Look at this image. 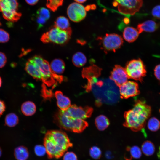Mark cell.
I'll list each match as a JSON object with an SVG mask.
<instances>
[{"instance_id": "6da1fadb", "label": "cell", "mask_w": 160, "mask_h": 160, "mask_svg": "<svg viewBox=\"0 0 160 160\" xmlns=\"http://www.w3.org/2000/svg\"><path fill=\"white\" fill-rule=\"evenodd\" d=\"M43 142L48 157L50 159L60 158L73 146L67 134L60 130L48 131L44 136Z\"/></svg>"}, {"instance_id": "7a4b0ae2", "label": "cell", "mask_w": 160, "mask_h": 160, "mask_svg": "<svg viewBox=\"0 0 160 160\" xmlns=\"http://www.w3.org/2000/svg\"><path fill=\"white\" fill-rule=\"evenodd\" d=\"M151 112V107L145 101L136 100L133 107L124 113L123 125L134 132L140 131L144 128Z\"/></svg>"}, {"instance_id": "3957f363", "label": "cell", "mask_w": 160, "mask_h": 160, "mask_svg": "<svg viewBox=\"0 0 160 160\" xmlns=\"http://www.w3.org/2000/svg\"><path fill=\"white\" fill-rule=\"evenodd\" d=\"M54 119L56 124L61 128L75 133L81 132L88 125L85 120L78 118L69 108L59 111Z\"/></svg>"}, {"instance_id": "277c9868", "label": "cell", "mask_w": 160, "mask_h": 160, "mask_svg": "<svg viewBox=\"0 0 160 160\" xmlns=\"http://www.w3.org/2000/svg\"><path fill=\"white\" fill-rule=\"evenodd\" d=\"M72 30L65 31L55 26L44 33L41 39L44 43H53L62 44L67 42L70 38Z\"/></svg>"}, {"instance_id": "5b68a950", "label": "cell", "mask_w": 160, "mask_h": 160, "mask_svg": "<svg viewBox=\"0 0 160 160\" xmlns=\"http://www.w3.org/2000/svg\"><path fill=\"white\" fill-rule=\"evenodd\" d=\"M32 59L39 66L43 82L49 85L55 81V79H61L60 76L53 73L51 71L50 65L48 62L39 55L34 56Z\"/></svg>"}, {"instance_id": "8992f818", "label": "cell", "mask_w": 160, "mask_h": 160, "mask_svg": "<svg viewBox=\"0 0 160 160\" xmlns=\"http://www.w3.org/2000/svg\"><path fill=\"white\" fill-rule=\"evenodd\" d=\"M17 0H0V12L4 18L11 22H16L21 16L18 12Z\"/></svg>"}, {"instance_id": "52a82bcc", "label": "cell", "mask_w": 160, "mask_h": 160, "mask_svg": "<svg viewBox=\"0 0 160 160\" xmlns=\"http://www.w3.org/2000/svg\"><path fill=\"white\" fill-rule=\"evenodd\" d=\"M125 69L129 78L141 82L146 73V68L140 59H133L127 63Z\"/></svg>"}, {"instance_id": "ba28073f", "label": "cell", "mask_w": 160, "mask_h": 160, "mask_svg": "<svg viewBox=\"0 0 160 160\" xmlns=\"http://www.w3.org/2000/svg\"><path fill=\"white\" fill-rule=\"evenodd\" d=\"M143 3L142 0H114L113 5L117 6L118 10L120 13L131 15L139 11Z\"/></svg>"}, {"instance_id": "9c48e42d", "label": "cell", "mask_w": 160, "mask_h": 160, "mask_svg": "<svg viewBox=\"0 0 160 160\" xmlns=\"http://www.w3.org/2000/svg\"><path fill=\"white\" fill-rule=\"evenodd\" d=\"M101 40V44L103 49L105 51L115 52L122 45L123 40L120 35L115 34H107Z\"/></svg>"}, {"instance_id": "30bf717a", "label": "cell", "mask_w": 160, "mask_h": 160, "mask_svg": "<svg viewBox=\"0 0 160 160\" xmlns=\"http://www.w3.org/2000/svg\"><path fill=\"white\" fill-rule=\"evenodd\" d=\"M67 14L71 20L78 22L85 17L86 12L83 5L77 3L73 2L70 4L68 7Z\"/></svg>"}, {"instance_id": "8fae6325", "label": "cell", "mask_w": 160, "mask_h": 160, "mask_svg": "<svg viewBox=\"0 0 160 160\" xmlns=\"http://www.w3.org/2000/svg\"><path fill=\"white\" fill-rule=\"evenodd\" d=\"M120 97L127 99L140 94L138 84L136 82L128 81L119 87Z\"/></svg>"}, {"instance_id": "7c38bea8", "label": "cell", "mask_w": 160, "mask_h": 160, "mask_svg": "<svg viewBox=\"0 0 160 160\" xmlns=\"http://www.w3.org/2000/svg\"><path fill=\"white\" fill-rule=\"evenodd\" d=\"M110 78L119 87L127 81L129 78L125 68L120 65H115L111 73Z\"/></svg>"}, {"instance_id": "4fadbf2b", "label": "cell", "mask_w": 160, "mask_h": 160, "mask_svg": "<svg viewBox=\"0 0 160 160\" xmlns=\"http://www.w3.org/2000/svg\"><path fill=\"white\" fill-rule=\"evenodd\" d=\"M25 69L30 75L35 79L41 80V76L39 66L34 62L32 58L26 62Z\"/></svg>"}, {"instance_id": "5bb4252c", "label": "cell", "mask_w": 160, "mask_h": 160, "mask_svg": "<svg viewBox=\"0 0 160 160\" xmlns=\"http://www.w3.org/2000/svg\"><path fill=\"white\" fill-rule=\"evenodd\" d=\"M55 94L57 100V105L60 110H65L71 105L70 99L64 95L61 92L57 91Z\"/></svg>"}, {"instance_id": "9a60e30c", "label": "cell", "mask_w": 160, "mask_h": 160, "mask_svg": "<svg viewBox=\"0 0 160 160\" xmlns=\"http://www.w3.org/2000/svg\"><path fill=\"white\" fill-rule=\"evenodd\" d=\"M158 25L155 21L152 20H148L139 24L137 26V29L139 33H140L143 31L153 32L157 30Z\"/></svg>"}, {"instance_id": "2e32d148", "label": "cell", "mask_w": 160, "mask_h": 160, "mask_svg": "<svg viewBox=\"0 0 160 160\" xmlns=\"http://www.w3.org/2000/svg\"><path fill=\"white\" fill-rule=\"evenodd\" d=\"M139 33L137 29L131 27H127L124 29L123 37L124 39L129 42L135 41L138 37Z\"/></svg>"}, {"instance_id": "e0dca14e", "label": "cell", "mask_w": 160, "mask_h": 160, "mask_svg": "<svg viewBox=\"0 0 160 160\" xmlns=\"http://www.w3.org/2000/svg\"><path fill=\"white\" fill-rule=\"evenodd\" d=\"M50 65L52 72L57 75L62 73L65 69V63L60 59L54 60L51 62Z\"/></svg>"}, {"instance_id": "ac0fdd59", "label": "cell", "mask_w": 160, "mask_h": 160, "mask_svg": "<svg viewBox=\"0 0 160 160\" xmlns=\"http://www.w3.org/2000/svg\"><path fill=\"white\" fill-rule=\"evenodd\" d=\"M14 154L17 160H27L29 156L28 148L24 146H20L16 148L14 150Z\"/></svg>"}, {"instance_id": "d6986e66", "label": "cell", "mask_w": 160, "mask_h": 160, "mask_svg": "<svg viewBox=\"0 0 160 160\" xmlns=\"http://www.w3.org/2000/svg\"><path fill=\"white\" fill-rule=\"evenodd\" d=\"M21 110L23 113L26 116H31L36 112V107L35 104L31 101H27L22 104Z\"/></svg>"}, {"instance_id": "ffe728a7", "label": "cell", "mask_w": 160, "mask_h": 160, "mask_svg": "<svg viewBox=\"0 0 160 160\" xmlns=\"http://www.w3.org/2000/svg\"><path fill=\"white\" fill-rule=\"evenodd\" d=\"M95 123L96 127L100 131L105 130L110 124L108 119L103 115H100L97 117L95 119Z\"/></svg>"}, {"instance_id": "44dd1931", "label": "cell", "mask_w": 160, "mask_h": 160, "mask_svg": "<svg viewBox=\"0 0 160 160\" xmlns=\"http://www.w3.org/2000/svg\"><path fill=\"white\" fill-rule=\"evenodd\" d=\"M55 26L62 30L69 31L71 30L68 19L63 16L58 17L55 23Z\"/></svg>"}, {"instance_id": "7402d4cb", "label": "cell", "mask_w": 160, "mask_h": 160, "mask_svg": "<svg viewBox=\"0 0 160 160\" xmlns=\"http://www.w3.org/2000/svg\"><path fill=\"white\" fill-rule=\"evenodd\" d=\"M72 62L74 65L78 67L84 66L87 62V58L85 55L81 52H78L73 56Z\"/></svg>"}, {"instance_id": "603a6c76", "label": "cell", "mask_w": 160, "mask_h": 160, "mask_svg": "<svg viewBox=\"0 0 160 160\" xmlns=\"http://www.w3.org/2000/svg\"><path fill=\"white\" fill-rule=\"evenodd\" d=\"M141 150L144 155L149 156L153 155L154 153L155 147L153 143L151 141H146L142 145Z\"/></svg>"}, {"instance_id": "cb8c5ba5", "label": "cell", "mask_w": 160, "mask_h": 160, "mask_svg": "<svg viewBox=\"0 0 160 160\" xmlns=\"http://www.w3.org/2000/svg\"><path fill=\"white\" fill-rule=\"evenodd\" d=\"M17 116L13 113H9L6 115L5 119V123L7 126L10 127L15 126L18 122Z\"/></svg>"}, {"instance_id": "d4e9b609", "label": "cell", "mask_w": 160, "mask_h": 160, "mask_svg": "<svg viewBox=\"0 0 160 160\" xmlns=\"http://www.w3.org/2000/svg\"><path fill=\"white\" fill-rule=\"evenodd\" d=\"M126 150L130 154V157L129 160H131L132 158L139 159L141 156V150L137 146H133L132 147L128 146L127 147Z\"/></svg>"}, {"instance_id": "484cf974", "label": "cell", "mask_w": 160, "mask_h": 160, "mask_svg": "<svg viewBox=\"0 0 160 160\" xmlns=\"http://www.w3.org/2000/svg\"><path fill=\"white\" fill-rule=\"evenodd\" d=\"M147 127L151 131H156L160 128V121L155 117H151L148 121Z\"/></svg>"}, {"instance_id": "4316f807", "label": "cell", "mask_w": 160, "mask_h": 160, "mask_svg": "<svg viewBox=\"0 0 160 160\" xmlns=\"http://www.w3.org/2000/svg\"><path fill=\"white\" fill-rule=\"evenodd\" d=\"M46 6L53 12L57 10L58 8L61 6L63 0H47Z\"/></svg>"}, {"instance_id": "83f0119b", "label": "cell", "mask_w": 160, "mask_h": 160, "mask_svg": "<svg viewBox=\"0 0 160 160\" xmlns=\"http://www.w3.org/2000/svg\"><path fill=\"white\" fill-rule=\"evenodd\" d=\"M89 154L90 156L95 159H98L102 156L100 149L97 146H93L89 149Z\"/></svg>"}, {"instance_id": "f1b7e54d", "label": "cell", "mask_w": 160, "mask_h": 160, "mask_svg": "<svg viewBox=\"0 0 160 160\" xmlns=\"http://www.w3.org/2000/svg\"><path fill=\"white\" fill-rule=\"evenodd\" d=\"M36 16L48 20L50 17V13L49 11L44 7L39 8L36 12Z\"/></svg>"}, {"instance_id": "f546056e", "label": "cell", "mask_w": 160, "mask_h": 160, "mask_svg": "<svg viewBox=\"0 0 160 160\" xmlns=\"http://www.w3.org/2000/svg\"><path fill=\"white\" fill-rule=\"evenodd\" d=\"M34 151L36 155L39 156H42L46 153V150L44 146L40 145H36L34 147Z\"/></svg>"}, {"instance_id": "4dcf8cb0", "label": "cell", "mask_w": 160, "mask_h": 160, "mask_svg": "<svg viewBox=\"0 0 160 160\" xmlns=\"http://www.w3.org/2000/svg\"><path fill=\"white\" fill-rule=\"evenodd\" d=\"M9 39V33L4 30L0 29V42H6Z\"/></svg>"}, {"instance_id": "1f68e13d", "label": "cell", "mask_w": 160, "mask_h": 160, "mask_svg": "<svg viewBox=\"0 0 160 160\" xmlns=\"http://www.w3.org/2000/svg\"><path fill=\"white\" fill-rule=\"evenodd\" d=\"M63 160H78L76 155L73 152H68L63 156Z\"/></svg>"}, {"instance_id": "d6a6232c", "label": "cell", "mask_w": 160, "mask_h": 160, "mask_svg": "<svg viewBox=\"0 0 160 160\" xmlns=\"http://www.w3.org/2000/svg\"><path fill=\"white\" fill-rule=\"evenodd\" d=\"M153 16L157 19H160V5L155 6L152 11Z\"/></svg>"}, {"instance_id": "836d02e7", "label": "cell", "mask_w": 160, "mask_h": 160, "mask_svg": "<svg viewBox=\"0 0 160 160\" xmlns=\"http://www.w3.org/2000/svg\"><path fill=\"white\" fill-rule=\"evenodd\" d=\"M7 62V57L5 54L0 52V68L3 67Z\"/></svg>"}, {"instance_id": "e575fe53", "label": "cell", "mask_w": 160, "mask_h": 160, "mask_svg": "<svg viewBox=\"0 0 160 160\" xmlns=\"http://www.w3.org/2000/svg\"><path fill=\"white\" fill-rule=\"evenodd\" d=\"M36 20L39 28L42 27L47 21L44 19L37 16H36Z\"/></svg>"}, {"instance_id": "d590c367", "label": "cell", "mask_w": 160, "mask_h": 160, "mask_svg": "<svg viewBox=\"0 0 160 160\" xmlns=\"http://www.w3.org/2000/svg\"><path fill=\"white\" fill-rule=\"evenodd\" d=\"M154 71L155 77L158 80H160V64L156 66Z\"/></svg>"}, {"instance_id": "8d00e7d4", "label": "cell", "mask_w": 160, "mask_h": 160, "mask_svg": "<svg viewBox=\"0 0 160 160\" xmlns=\"http://www.w3.org/2000/svg\"><path fill=\"white\" fill-rule=\"evenodd\" d=\"M5 105L4 102L0 100V116L3 114L5 111Z\"/></svg>"}, {"instance_id": "74e56055", "label": "cell", "mask_w": 160, "mask_h": 160, "mask_svg": "<svg viewBox=\"0 0 160 160\" xmlns=\"http://www.w3.org/2000/svg\"><path fill=\"white\" fill-rule=\"evenodd\" d=\"M39 0H25L27 4L30 5H34L36 4Z\"/></svg>"}, {"instance_id": "f35d334b", "label": "cell", "mask_w": 160, "mask_h": 160, "mask_svg": "<svg viewBox=\"0 0 160 160\" xmlns=\"http://www.w3.org/2000/svg\"><path fill=\"white\" fill-rule=\"evenodd\" d=\"M87 0H74L76 2L79 3H83L86 1Z\"/></svg>"}, {"instance_id": "ab89813d", "label": "cell", "mask_w": 160, "mask_h": 160, "mask_svg": "<svg viewBox=\"0 0 160 160\" xmlns=\"http://www.w3.org/2000/svg\"><path fill=\"white\" fill-rule=\"evenodd\" d=\"M157 156L159 158L160 157V148H159V151L158 153Z\"/></svg>"}, {"instance_id": "60d3db41", "label": "cell", "mask_w": 160, "mask_h": 160, "mask_svg": "<svg viewBox=\"0 0 160 160\" xmlns=\"http://www.w3.org/2000/svg\"><path fill=\"white\" fill-rule=\"evenodd\" d=\"M2 153V151L1 147H0V157L1 156Z\"/></svg>"}, {"instance_id": "b9f144b4", "label": "cell", "mask_w": 160, "mask_h": 160, "mask_svg": "<svg viewBox=\"0 0 160 160\" xmlns=\"http://www.w3.org/2000/svg\"><path fill=\"white\" fill-rule=\"evenodd\" d=\"M2 84V79L1 77H0V87H1Z\"/></svg>"}, {"instance_id": "7bdbcfd3", "label": "cell", "mask_w": 160, "mask_h": 160, "mask_svg": "<svg viewBox=\"0 0 160 160\" xmlns=\"http://www.w3.org/2000/svg\"><path fill=\"white\" fill-rule=\"evenodd\" d=\"M1 22H0V26L1 25Z\"/></svg>"}]
</instances>
